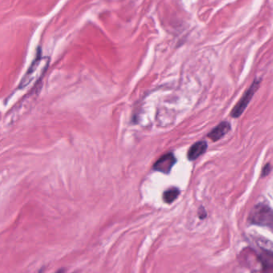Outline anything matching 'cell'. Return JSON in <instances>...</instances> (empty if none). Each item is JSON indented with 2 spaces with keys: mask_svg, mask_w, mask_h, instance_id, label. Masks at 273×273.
I'll return each instance as SVG.
<instances>
[{
  "mask_svg": "<svg viewBox=\"0 0 273 273\" xmlns=\"http://www.w3.org/2000/svg\"><path fill=\"white\" fill-rule=\"evenodd\" d=\"M270 170H271V167H270V166H269V165H267V166H265V167L264 168L263 172H262V175H267V174H268L269 172H270Z\"/></svg>",
  "mask_w": 273,
  "mask_h": 273,
  "instance_id": "obj_9",
  "label": "cell"
},
{
  "mask_svg": "<svg viewBox=\"0 0 273 273\" xmlns=\"http://www.w3.org/2000/svg\"><path fill=\"white\" fill-rule=\"evenodd\" d=\"M48 62L49 59L48 58H38L36 60L21 81L20 88L26 87L34 80V78L44 74V72L48 66Z\"/></svg>",
  "mask_w": 273,
  "mask_h": 273,
  "instance_id": "obj_2",
  "label": "cell"
},
{
  "mask_svg": "<svg viewBox=\"0 0 273 273\" xmlns=\"http://www.w3.org/2000/svg\"><path fill=\"white\" fill-rule=\"evenodd\" d=\"M176 159L172 154H167L162 156L153 166L154 170L160 172L163 174H168L170 173L172 168L174 166Z\"/></svg>",
  "mask_w": 273,
  "mask_h": 273,
  "instance_id": "obj_4",
  "label": "cell"
},
{
  "mask_svg": "<svg viewBox=\"0 0 273 273\" xmlns=\"http://www.w3.org/2000/svg\"><path fill=\"white\" fill-rule=\"evenodd\" d=\"M260 83V81L256 80L255 82H253L252 86L248 88V90L245 92V94L240 98L239 102L236 104V106L232 109V111L231 113V116L232 118H239L240 116L243 114V112L244 111L249 102L251 101L252 98L255 94V92L259 88Z\"/></svg>",
  "mask_w": 273,
  "mask_h": 273,
  "instance_id": "obj_3",
  "label": "cell"
},
{
  "mask_svg": "<svg viewBox=\"0 0 273 273\" xmlns=\"http://www.w3.org/2000/svg\"><path fill=\"white\" fill-rule=\"evenodd\" d=\"M248 220L253 225L272 227L273 210L266 205L259 204L253 208Z\"/></svg>",
  "mask_w": 273,
  "mask_h": 273,
  "instance_id": "obj_1",
  "label": "cell"
},
{
  "mask_svg": "<svg viewBox=\"0 0 273 273\" xmlns=\"http://www.w3.org/2000/svg\"><path fill=\"white\" fill-rule=\"evenodd\" d=\"M231 129L230 124L228 122H223L220 123L215 129H213L210 133H209L208 137L213 142H216L218 140L223 138L225 134L228 133L229 130Z\"/></svg>",
  "mask_w": 273,
  "mask_h": 273,
  "instance_id": "obj_5",
  "label": "cell"
},
{
  "mask_svg": "<svg viewBox=\"0 0 273 273\" xmlns=\"http://www.w3.org/2000/svg\"><path fill=\"white\" fill-rule=\"evenodd\" d=\"M260 259L265 269L273 270V252L263 250L260 254Z\"/></svg>",
  "mask_w": 273,
  "mask_h": 273,
  "instance_id": "obj_7",
  "label": "cell"
},
{
  "mask_svg": "<svg viewBox=\"0 0 273 273\" xmlns=\"http://www.w3.org/2000/svg\"><path fill=\"white\" fill-rule=\"evenodd\" d=\"M180 195V190L176 188H172L167 191L164 192L163 195V199L166 203H172Z\"/></svg>",
  "mask_w": 273,
  "mask_h": 273,
  "instance_id": "obj_8",
  "label": "cell"
},
{
  "mask_svg": "<svg viewBox=\"0 0 273 273\" xmlns=\"http://www.w3.org/2000/svg\"><path fill=\"white\" fill-rule=\"evenodd\" d=\"M208 145L205 142H199L194 144L188 153V158L190 161H194L204 154L207 150Z\"/></svg>",
  "mask_w": 273,
  "mask_h": 273,
  "instance_id": "obj_6",
  "label": "cell"
}]
</instances>
